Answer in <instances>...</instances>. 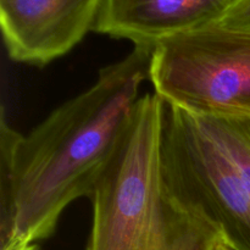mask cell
<instances>
[{
	"instance_id": "obj_1",
	"label": "cell",
	"mask_w": 250,
	"mask_h": 250,
	"mask_svg": "<svg viewBox=\"0 0 250 250\" xmlns=\"http://www.w3.org/2000/svg\"><path fill=\"white\" fill-rule=\"evenodd\" d=\"M154 48L133 46L88 89L56 107L27 136L1 112L0 243L54 234L63 210L92 199L133 117Z\"/></svg>"
},
{
	"instance_id": "obj_2",
	"label": "cell",
	"mask_w": 250,
	"mask_h": 250,
	"mask_svg": "<svg viewBox=\"0 0 250 250\" xmlns=\"http://www.w3.org/2000/svg\"><path fill=\"white\" fill-rule=\"evenodd\" d=\"M166 103L142 95L116 153L92 197L87 250H214L221 231L173 195L161 146Z\"/></svg>"
},
{
	"instance_id": "obj_3",
	"label": "cell",
	"mask_w": 250,
	"mask_h": 250,
	"mask_svg": "<svg viewBox=\"0 0 250 250\" xmlns=\"http://www.w3.org/2000/svg\"><path fill=\"white\" fill-rule=\"evenodd\" d=\"M149 80L170 106L200 117H250V31L214 23L153 49Z\"/></svg>"
},
{
	"instance_id": "obj_4",
	"label": "cell",
	"mask_w": 250,
	"mask_h": 250,
	"mask_svg": "<svg viewBox=\"0 0 250 250\" xmlns=\"http://www.w3.org/2000/svg\"><path fill=\"white\" fill-rule=\"evenodd\" d=\"M161 159L173 195L215 225L229 248L250 250L248 185L195 115L167 105Z\"/></svg>"
},
{
	"instance_id": "obj_5",
	"label": "cell",
	"mask_w": 250,
	"mask_h": 250,
	"mask_svg": "<svg viewBox=\"0 0 250 250\" xmlns=\"http://www.w3.org/2000/svg\"><path fill=\"white\" fill-rule=\"evenodd\" d=\"M102 0H0V24L12 61L43 66L93 31Z\"/></svg>"
},
{
	"instance_id": "obj_6",
	"label": "cell",
	"mask_w": 250,
	"mask_h": 250,
	"mask_svg": "<svg viewBox=\"0 0 250 250\" xmlns=\"http://www.w3.org/2000/svg\"><path fill=\"white\" fill-rule=\"evenodd\" d=\"M225 0H102L93 31L154 48L158 43L217 23Z\"/></svg>"
},
{
	"instance_id": "obj_7",
	"label": "cell",
	"mask_w": 250,
	"mask_h": 250,
	"mask_svg": "<svg viewBox=\"0 0 250 250\" xmlns=\"http://www.w3.org/2000/svg\"><path fill=\"white\" fill-rule=\"evenodd\" d=\"M197 117L232 159L250 189V117Z\"/></svg>"
},
{
	"instance_id": "obj_8",
	"label": "cell",
	"mask_w": 250,
	"mask_h": 250,
	"mask_svg": "<svg viewBox=\"0 0 250 250\" xmlns=\"http://www.w3.org/2000/svg\"><path fill=\"white\" fill-rule=\"evenodd\" d=\"M217 24L234 31H250V0H238L229 6Z\"/></svg>"
},
{
	"instance_id": "obj_9",
	"label": "cell",
	"mask_w": 250,
	"mask_h": 250,
	"mask_svg": "<svg viewBox=\"0 0 250 250\" xmlns=\"http://www.w3.org/2000/svg\"><path fill=\"white\" fill-rule=\"evenodd\" d=\"M1 250H39L37 243L22 241V239H10L1 244Z\"/></svg>"
},
{
	"instance_id": "obj_10",
	"label": "cell",
	"mask_w": 250,
	"mask_h": 250,
	"mask_svg": "<svg viewBox=\"0 0 250 250\" xmlns=\"http://www.w3.org/2000/svg\"><path fill=\"white\" fill-rule=\"evenodd\" d=\"M214 250H233V249L229 248V247L227 246V244L225 243V242H221V243H220V244H217L216 248H215Z\"/></svg>"
},
{
	"instance_id": "obj_11",
	"label": "cell",
	"mask_w": 250,
	"mask_h": 250,
	"mask_svg": "<svg viewBox=\"0 0 250 250\" xmlns=\"http://www.w3.org/2000/svg\"><path fill=\"white\" fill-rule=\"evenodd\" d=\"M225 1H226L227 4H229V6H231L232 4H234V2H237V1H238V0H225Z\"/></svg>"
}]
</instances>
